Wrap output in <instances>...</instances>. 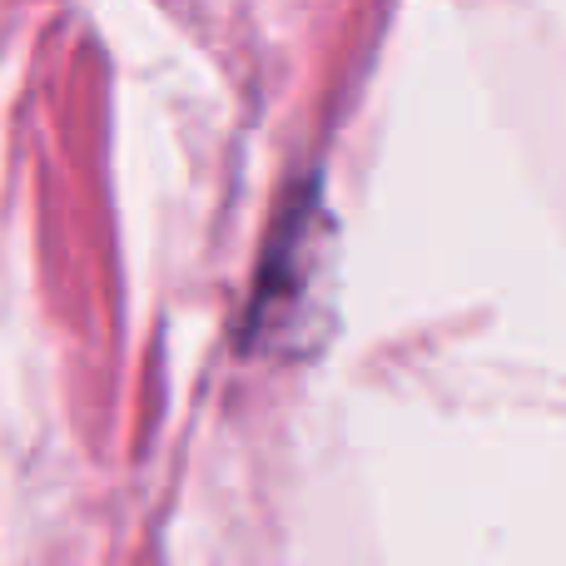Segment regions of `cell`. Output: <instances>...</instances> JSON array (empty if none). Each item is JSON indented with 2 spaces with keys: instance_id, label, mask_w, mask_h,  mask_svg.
I'll list each match as a JSON object with an SVG mask.
<instances>
[{
  "instance_id": "cell-1",
  "label": "cell",
  "mask_w": 566,
  "mask_h": 566,
  "mask_svg": "<svg viewBox=\"0 0 566 566\" xmlns=\"http://www.w3.org/2000/svg\"><path fill=\"white\" fill-rule=\"evenodd\" d=\"M328 269V214L318 205V189H298L283 205V219L269 239L259 289L249 303V338L264 348H298L303 328L313 318L318 279Z\"/></svg>"
}]
</instances>
